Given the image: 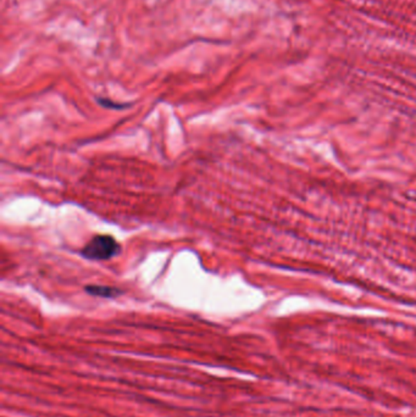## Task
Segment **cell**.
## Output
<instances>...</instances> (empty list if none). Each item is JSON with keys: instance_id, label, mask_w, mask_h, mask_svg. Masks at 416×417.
Instances as JSON below:
<instances>
[{"instance_id": "7a4b0ae2", "label": "cell", "mask_w": 416, "mask_h": 417, "mask_svg": "<svg viewBox=\"0 0 416 417\" xmlns=\"http://www.w3.org/2000/svg\"><path fill=\"white\" fill-rule=\"evenodd\" d=\"M86 292L88 294L93 295V296H100V298H116L118 295L123 293L118 288L107 287V285H87Z\"/></svg>"}, {"instance_id": "6da1fadb", "label": "cell", "mask_w": 416, "mask_h": 417, "mask_svg": "<svg viewBox=\"0 0 416 417\" xmlns=\"http://www.w3.org/2000/svg\"><path fill=\"white\" fill-rule=\"evenodd\" d=\"M121 247L111 236H96L83 247L81 254L88 260H109L120 254Z\"/></svg>"}, {"instance_id": "3957f363", "label": "cell", "mask_w": 416, "mask_h": 417, "mask_svg": "<svg viewBox=\"0 0 416 417\" xmlns=\"http://www.w3.org/2000/svg\"><path fill=\"white\" fill-rule=\"evenodd\" d=\"M97 102L104 107H109V109H125V107H129V104H118V103H114L113 100H110L108 98H98Z\"/></svg>"}]
</instances>
